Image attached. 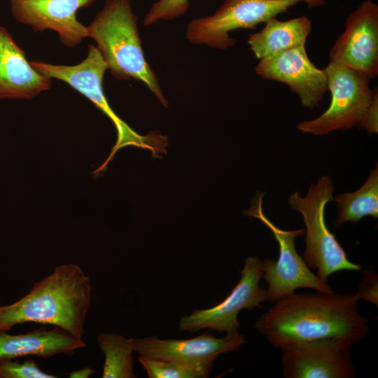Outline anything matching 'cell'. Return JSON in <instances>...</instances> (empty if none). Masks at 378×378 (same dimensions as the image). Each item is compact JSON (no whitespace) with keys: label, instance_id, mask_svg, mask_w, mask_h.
Segmentation results:
<instances>
[{"label":"cell","instance_id":"21","mask_svg":"<svg viewBox=\"0 0 378 378\" xmlns=\"http://www.w3.org/2000/svg\"><path fill=\"white\" fill-rule=\"evenodd\" d=\"M188 0H158L144 18V25L150 26L160 20H171L186 13Z\"/></svg>","mask_w":378,"mask_h":378},{"label":"cell","instance_id":"13","mask_svg":"<svg viewBox=\"0 0 378 378\" xmlns=\"http://www.w3.org/2000/svg\"><path fill=\"white\" fill-rule=\"evenodd\" d=\"M15 19L34 31H55L60 42L74 48L88 37L87 26L76 17L82 8L96 0H9Z\"/></svg>","mask_w":378,"mask_h":378},{"label":"cell","instance_id":"16","mask_svg":"<svg viewBox=\"0 0 378 378\" xmlns=\"http://www.w3.org/2000/svg\"><path fill=\"white\" fill-rule=\"evenodd\" d=\"M85 346L83 340L55 326L50 330L41 328L19 335L0 332V360L27 356L43 358L58 354L70 356Z\"/></svg>","mask_w":378,"mask_h":378},{"label":"cell","instance_id":"5","mask_svg":"<svg viewBox=\"0 0 378 378\" xmlns=\"http://www.w3.org/2000/svg\"><path fill=\"white\" fill-rule=\"evenodd\" d=\"M334 186L328 176H321L305 195L293 192L288 204L300 213L305 225V249L303 259L309 268L324 282L340 271H360L361 267L348 258L335 236L326 222L327 204L333 200Z\"/></svg>","mask_w":378,"mask_h":378},{"label":"cell","instance_id":"17","mask_svg":"<svg viewBox=\"0 0 378 378\" xmlns=\"http://www.w3.org/2000/svg\"><path fill=\"white\" fill-rule=\"evenodd\" d=\"M312 29L306 16L286 21L273 18L258 32L249 35L248 44L258 59L270 57L300 45H305Z\"/></svg>","mask_w":378,"mask_h":378},{"label":"cell","instance_id":"3","mask_svg":"<svg viewBox=\"0 0 378 378\" xmlns=\"http://www.w3.org/2000/svg\"><path fill=\"white\" fill-rule=\"evenodd\" d=\"M137 21L130 0H106L87 26L88 37L96 42L107 70L114 78L143 83L167 107L157 76L146 59Z\"/></svg>","mask_w":378,"mask_h":378},{"label":"cell","instance_id":"7","mask_svg":"<svg viewBox=\"0 0 378 378\" xmlns=\"http://www.w3.org/2000/svg\"><path fill=\"white\" fill-rule=\"evenodd\" d=\"M264 194L257 192L251 207L244 211L246 216L260 220L272 232L279 246L276 260L266 258L262 261L263 278L267 284V302L274 303L301 288L318 292L332 293V288L314 274L295 248V239L304 234V229L285 230L274 224L264 214Z\"/></svg>","mask_w":378,"mask_h":378},{"label":"cell","instance_id":"24","mask_svg":"<svg viewBox=\"0 0 378 378\" xmlns=\"http://www.w3.org/2000/svg\"><path fill=\"white\" fill-rule=\"evenodd\" d=\"M368 134L378 132V91L377 87L373 89V97L366 112L365 116L360 126Z\"/></svg>","mask_w":378,"mask_h":378},{"label":"cell","instance_id":"2","mask_svg":"<svg viewBox=\"0 0 378 378\" xmlns=\"http://www.w3.org/2000/svg\"><path fill=\"white\" fill-rule=\"evenodd\" d=\"M91 298L90 278L79 265H58L19 300L0 306V332L34 322L58 327L82 340Z\"/></svg>","mask_w":378,"mask_h":378},{"label":"cell","instance_id":"11","mask_svg":"<svg viewBox=\"0 0 378 378\" xmlns=\"http://www.w3.org/2000/svg\"><path fill=\"white\" fill-rule=\"evenodd\" d=\"M330 63L360 72L370 79L378 75V6L363 1L345 21V29L330 52Z\"/></svg>","mask_w":378,"mask_h":378},{"label":"cell","instance_id":"14","mask_svg":"<svg viewBox=\"0 0 378 378\" xmlns=\"http://www.w3.org/2000/svg\"><path fill=\"white\" fill-rule=\"evenodd\" d=\"M132 342L134 351L140 356L213 364L220 354L239 350L245 343V337L237 332L218 338L206 332L186 340H161L153 336L132 338Z\"/></svg>","mask_w":378,"mask_h":378},{"label":"cell","instance_id":"18","mask_svg":"<svg viewBox=\"0 0 378 378\" xmlns=\"http://www.w3.org/2000/svg\"><path fill=\"white\" fill-rule=\"evenodd\" d=\"M337 215L334 226L346 223H357L366 216L378 218V167L372 169L365 182L356 190L340 193L333 198Z\"/></svg>","mask_w":378,"mask_h":378},{"label":"cell","instance_id":"1","mask_svg":"<svg viewBox=\"0 0 378 378\" xmlns=\"http://www.w3.org/2000/svg\"><path fill=\"white\" fill-rule=\"evenodd\" d=\"M357 293H295L274 302L255 328L274 347L293 342L336 339L352 345L363 340L368 320L358 310Z\"/></svg>","mask_w":378,"mask_h":378},{"label":"cell","instance_id":"10","mask_svg":"<svg viewBox=\"0 0 378 378\" xmlns=\"http://www.w3.org/2000/svg\"><path fill=\"white\" fill-rule=\"evenodd\" d=\"M353 345L327 339L293 342L281 346L285 378H352L356 369L351 356Z\"/></svg>","mask_w":378,"mask_h":378},{"label":"cell","instance_id":"9","mask_svg":"<svg viewBox=\"0 0 378 378\" xmlns=\"http://www.w3.org/2000/svg\"><path fill=\"white\" fill-rule=\"evenodd\" d=\"M262 274V261L258 256L248 257L240 271V279L231 293L213 307L182 316L178 330L195 332L209 328L225 334L239 332V312L261 307L267 302L266 289L259 284Z\"/></svg>","mask_w":378,"mask_h":378},{"label":"cell","instance_id":"23","mask_svg":"<svg viewBox=\"0 0 378 378\" xmlns=\"http://www.w3.org/2000/svg\"><path fill=\"white\" fill-rule=\"evenodd\" d=\"M360 299H364L377 306V275L372 270H366L359 290L356 293Z\"/></svg>","mask_w":378,"mask_h":378},{"label":"cell","instance_id":"6","mask_svg":"<svg viewBox=\"0 0 378 378\" xmlns=\"http://www.w3.org/2000/svg\"><path fill=\"white\" fill-rule=\"evenodd\" d=\"M300 2L309 8L326 4L324 0H225L213 15L191 20L186 36L191 43L225 50L237 43L230 37V31L255 29Z\"/></svg>","mask_w":378,"mask_h":378},{"label":"cell","instance_id":"19","mask_svg":"<svg viewBox=\"0 0 378 378\" xmlns=\"http://www.w3.org/2000/svg\"><path fill=\"white\" fill-rule=\"evenodd\" d=\"M99 349L104 355L103 378H134L132 338L123 335L102 332L97 337Z\"/></svg>","mask_w":378,"mask_h":378},{"label":"cell","instance_id":"8","mask_svg":"<svg viewBox=\"0 0 378 378\" xmlns=\"http://www.w3.org/2000/svg\"><path fill=\"white\" fill-rule=\"evenodd\" d=\"M331 94L328 108L318 117L298 124V131L323 136L360 127L373 97L370 78L350 68L328 63L324 69Z\"/></svg>","mask_w":378,"mask_h":378},{"label":"cell","instance_id":"20","mask_svg":"<svg viewBox=\"0 0 378 378\" xmlns=\"http://www.w3.org/2000/svg\"><path fill=\"white\" fill-rule=\"evenodd\" d=\"M138 360L149 378H204L209 376L213 368L212 363H192L144 356H140Z\"/></svg>","mask_w":378,"mask_h":378},{"label":"cell","instance_id":"22","mask_svg":"<svg viewBox=\"0 0 378 378\" xmlns=\"http://www.w3.org/2000/svg\"><path fill=\"white\" fill-rule=\"evenodd\" d=\"M41 370L31 359L23 363L12 359L0 360V378H56Z\"/></svg>","mask_w":378,"mask_h":378},{"label":"cell","instance_id":"15","mask_svg":"<svg viewBox=\"0 0 378 378\" xmlns=\"http://www.w3.org/2000/svg\"><path fill=\"white\" fill-rule=\"evenodd\" d=\"M51 80L31 66L9 31L0 26V99H31L49 90Z\"/></svg>","mask_w":378,"mask_h":378},{"label":"cell","instance_id":"4","mask_svg":"<svg viewBox=\"0 0 378 378\" xmlns=\"http://www.w3.org/2000/svg\"><path fill=\"white\" fill-rule=\"evenodd\" d=\"M30 64L44 76L62 80L70 85L90 99L113 122L118 132L117 142L109 158L99 171L105 168L119 148L126 146L149 149L154 158H158L160 153H167V138L165 136L155 132L142 136L133 130L112 110L103 89V78L107 66L94 45H89L85 58L75 65H56L41 61H31Z\"/></svg>","mask_w":378,"mask_h":378},{"label":"cell","instance_id":"12","mask_svg":"<svg viewBox=\"0 0 378 378\" xmlns=\"http://www.w3.org/2000/svg\"><path fill=\"white\" fill-rule=\"evenodd\" d=\"M255 71L265 79L287 85L306 108L317 106L328 90L326 72L311 62L305 45L259 59Z\"/></svg>","mask_w":378,"mask_h":378},{"label":"cell","instance_id":"25","mask_svg":"<svg viewBox=\"0 0 378 378\" xmlns=\"http://www.w3.org/2000/svg\"><path fill=\"white\" fill-rule=\"evenodd\" d=\"M95 372L94 368L84 367L79 370H73L69 374L71 378H88Z\"/></svg>","mask_w":378,"mask_h":378}]
</instances>
